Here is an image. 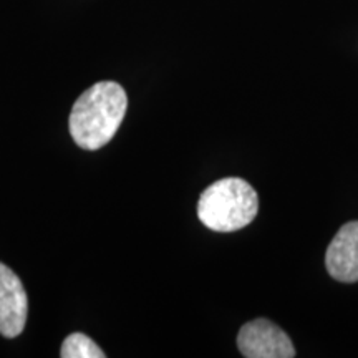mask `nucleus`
Masks as SVG:
<instances>
[{
	"mask_svg": "<svg viewBox=\"0 0 358 358\" xmlns=\"http://www.w3.org/2000/svg\"><path fill=\"white\" fill-rule=\"evenodd\" d=\"M128 108L122 85L100 82L75 101L70 113V134L80 148L100 150L113 140Z\"/></svg>",
	"mask_w": 358,
	"mask_h": 358,
	"instance_id": "obj_1",
	"label": "nucleus"
},
{
	"mask_svg": "<svg viewBox=\"0 0 358 358\" xmlns=\"http://www.w3.org/2000/svg\"><path fill=\"white\" fill-rule=\"evenodd\" d=\"M325 266L335 280L358 282V221L345 224L337 232L327 249Z\"/></svg>",
	"mask_w": 358,
	"mask_h": 358,
	"instance_id": "obj_5",
	"label": "nucleus"
},
{
	"mask_svg": "<svg viewBox=\"0 0 358 358\" xmlns=\"http://www.w3.org/2000/svg\"><path fill=\"white\" fill-rule=\"evenodd\" d=\"M62 358H105V352L87 335L75 332L65 338L60 348Z\"/></svg>",
	"mask_w": 358,
	"mask_h": 358,
	"instance_id": "obj_6",
	"label": "nucleus"
},
{
	"mask_svg": "<svg viewBox=\"0 0 358 358\" xmlns=\"http://www.w3.org/2000/svg\"><path fill=\"white\" fill-rule=\"evenodd\" d=\"M257 192L241 178H224L206 187L198 201V217L208 229L234 232L257 216Z\"/></svg>",
	"mask_w": 358,
	"mask_h": 358,
	"instance_id": "obj_2",
	"label": "nucleus"
},
{
	"mask_svg": "<svg viewBox=\"0 0 358 358\" xmlns=\"http://www.w3.org/2000/svg\"><path fill=\"white\" fill-rule=\"evenodd\" d=\"M237 347L248 358H292L295 348L289 335L267 319L245 324L237 335Z\"/></svg>",
	"mask_w": 358,
	"mask_h": 358,
	"instance_id": "obj_3",
	"label": "nucleus"
},
{
	"mask_svg": "<svg viewBox=\"0 0 358 358\" xmlns=\"http://www.w3.org/2000/svg\"><path fill=\"white\" fill-rule=\"evenodd\" d=\"M29 301L22 280L12 268L0 262V334L15 338L24 332Z\"/></svg>",
	"mask_w": 358,
	"mask_h": 358,
	"instance_id": "obj_4",
	"label": "nucleus"
}]
</instances>
